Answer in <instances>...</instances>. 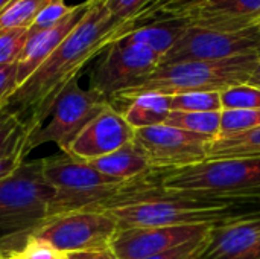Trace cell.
<instances>
[{"label": "cell", "instance_id": "6da1fadb", "mask_svg": "<svg viewBox=\"0 0 260 259\" xmlns=\"http://www.w3.org/2000/svg\"><path fill=\"white\" fill-rule=\"evenodd\" d=\"M125 23L116 20L104 0H93L90 9L59 47L2 104L0 111L14 114L26 137L49 118L56 99L81 70L119 38Z\"/></svg>", "mask_w": 260, "mask_h": 259}, {"label": "cell", "instance_id": "7a4b0ae2", "mask_svg": "<svg viewBox=\"0 0 260 259\" xmlns=\"http://www.w3.org/2000/svg\"><path fill=\"white\" fill-rule=\"evenodd\" d=\"M161 172L152 171L133 180H117L99 172L88 162L61 151L43 159V176L53 188L47 218L76 211L108 212L165 197L166 192L160 186Z\"/></svg>", "mask_w": 260, "mask_h": 259}, {"label": "cell", "instance_id": "3957f363", "mask_svg": "<svg viewBox=\"0 0 260 259\" xmlns=\"http://www.w3.org/2000/svg\"><path fill=\"white\" fill-rule=\"evenodd\" d=\"M260 211V202L209 200L187 195H172L134 203L108 211L117 231L163 226H218L244 218Z\"/></svg>", "mask_w": 260, "mask_h": 259}, {"label": "cell", "instance_id": "277c9868", "mask_svg": "<svg viewBox=\"0 0 260 259\" xmlns=\"http://www.w3.org/2000/svg\"><path fill=\"white\" fill-rule=\"evenodd\" d=\"M53 188L43 176V159L24 162L0 182V258L18 252L47 218Z\"/></svg>", "mask_w": 260, "mask_h": 259}, {"label": "cell", "instance_id": "5b68a950", "mask_svg": "<svg viewBox=\"0 0 260 259\" xmlns=\"http://www.w3.org/2000/svg\"><path fill=\"white\" fill-rule=\"evenodd\" d=\"M260 64V53L239 55L216 61H183L163 64L140 85L122 93L114 102H126L143 93L174 96L190 92H224L250 81Z\"/></svg>", "mask_w": 260, "mask_h": 259}, {"label": "cell", "instance_id": "8992f818", "mask_svg": "<svg viewBox=\"0 0 260 259\" xmlns=\"http://www.w3.org/2000/svg\"><path fill=\"white\" fill-rule=\"evenodd\" d=\"M166 194L209 200L260 202V159H222L163 171Z\"/></svg>", "mask_w": 260, "mask_h": 259}, {"label": "cell", "instance_id": "52a82bcc", "mask_svg": "<svg viewBox=\"0 0 260 259\" xmlns=\"http://www.w3.org/2000/svg\"><path fill=\"white\" fill-rule=\"evenodd\" d=\"M108 105L111 104L105 98L90 87L82 89L78 78H75L61 92L47 121L26 137V154L29 156L43 143H55L62 153H66L72 140L84 130V127Z\"/></svg>", "mask_w": 260, "mask_h": 259}, {"label": "cell", "instance_id": "ba28073f", "mask_svg": "<svg viewBox=\"0 0 260 259\" xmlns=\"http://www.w3.org/2000/svg\"><path fill=\"white\" fill-rule=\"evenodd\" d=\"M102 53L93 67L90 89L110 104L122 93L140 85L161 63L151 49L125 40L111 43Z\"/></svg>", "mask_w": 260, "mask_h": 259}, {"label": "cell", "instance_id": "9c48e42d", "mask_svg": "<svg viewBox=\"0 0 260 259\" xmlns=\"http://www.w3.org/2000/svg\"><path fill=\"white\" fill-rule=\"evenodd\" d=\"M116 232L117 224L108 212L76 211L44 220L30 237L67 255L108 249Z\"/></svg>", "mask_w": 260, "mask_h": 259}, {"label": "cell", "instance_id": "30bf717a", "mask_svg": "<svg viewBox=\"0 0 260 259\" xmlns=\"http://www.w3.org/2000/svg\"><path fill=\"white\" fill-rule=\"evenodd\" d=\"M260 53V26L244 31H215L187 26L160 66L183 61H216Z\"/></svg>", "mask_w": 260, "mask_h": 259}, {"label": "cell", "instance_id": "8fae6325", "mask_svg": "<svg viewBox=\"0 0 260 259\" xmlns=\"http://www.w3.org/2000/svg\"><path fill=\"white\" fill-rule=\"evenodd\" d=\"M134 142L157 171L178 169L207 162L212 137L166 124L134 130Z\"/></svg>", "mask_w": 260, "mask_h": 259}, {"label": "cell", "instance_id": "7c38bea8", "mask_svg": "<svg viewBox=\"0 0 260 259\" xmlns=\"http://www.w3.org/2000/svg\"><path fill=\"white\" fill-rule=\"evenodd\" d=\"M165 18H180L189 26L204 29L244 31L260 26V0H203L160 14L151 21Z\"/></svg>", "mask_w": 260, "mask_h": 259}, {"label": "cell", "instance_id": "4fadbf2b", "mask_svg": "<svg viewBox=\"0 0 260 259\" xmlns=\"http://www.w3.org/2000/svg\"><path fill=\"white\" fill-rule=\"evenodd\" d=\"M213 226H163L117 231L110 249L117 259H145L206 238Z\"/></svg>", "mask_w": 260, "mask_h": 259}, {"label": "cell", "instance_id": "5bb4252c", "mask_svg": "<svg viewBox=\"0 0 260 259\" xmlns=\"http://www.w3.org/2000/svg\"><path fill=\"white\" fill-rule=\"evenodd\" d=\"M134 140V128L126 122L122 111L108 105L72 140L66 154L93 162L108 156Z\"/></svg>", "mask_w": 260, "mask_h": 259}, {"label": "cell", "instance_id": "9a60e30c", "mask_svg": "<svg viewBox=\"0 0 260 259\" xmlns=\"http://www.w3.org/2000/svg\"><path fill=\"white\" fill-rule=\"evenodd\" d=\"M200 259H260V211L213 226Z\"/></svg>", "mask_w": 260, "mask_h": 259}, {"label": "cell", "instance_id": "2e32d148", "mask_svg": "<svg viewBox=\"0 0 260 259\" xmlns=\"http://www.w3.org/2000/svg\"><path fill=\"white\" fill-rule=\"evenodd\" d=\"M91 2L93 0H85L81 5H76L73 12L69 14L61 23L29 37L27 44L17 61V87L21 85L70 35V32L79 24L90 9Z\"/></svg>", "mask_w": 260, "mask_h": 259}, {"label": "cell", "instance_id": "e0dca14e", "mask_svg": "<svg viewBox=\"0 0 260 259\" xmlns=\"http://www.w3.org/2000/svg\"><path fill=\"white\" fill-rule=\"evenodd\" d=\"M88 163L99 172L117 180H133L157 171L151 166L148 156L134 140L117 151Z\"/></svg>", "mask_w": 260, "mask_h": 259}, {"label": "cell", "instance_id": "ac0fdd59", "mask_svg": "<svg viewBox=\"0 0 260 259\" xmlns=\"http://www.w3.org/2000/svg\"><path fill=\"white\" fill-rule=\"evenodd\" d=\"M187 26L189 24L180 18H165L142 24L125 34L120 40L134 44H142L155 52L160 58H163L172 49V46Z\"/></svg>", "mask_w": 260, "mask_h": 259}, {"label": "cell", "instance_id": "d6986e66", "mask_svg": "<svg viewBox=\"0 0 260 259\" xmlns=\"http://www.w3.org/2000/svg\"><path fill=\"white\" fill-rule=\"evenodd\" d=\"M122 111L126 122L134 128H146L154 125L166 124V119L171 113L169 96L158 93H143L125 102Z\"/></svg>", "mask_w": 260, "mask_h": 259}, {"label": "cell", "instance_id": "ffe728a7", "mask_svg": "<svg viewBox=\"0 0 260 259\" xmlns=\"http://www.w3.org/2000/svg\"><path fill=\"white\" fill-rule=\"evenodd\" d=\"M260 159V127L256 130L218 136L209 148L207 160Z\"/></svg>", "mask_w": 260, "mask_h": 259}, {"label": "cell", "instance_id": "44dd1931", "mask_svg": "<svg viewBox=\"0 0 260 259\" xmlns=\"http://www.w3.org/2000/svg\"><path fill=\"white\" fill-rule=\"evenodd\" d=\"M221 113L222 111H207V113L171 111L166 119V125L216 139L221 133Z\"/></svg>", "mask_w": 260, "mask_h": 259}, {"label": "cell", "instance_id": "7402d4cb", "mask_svg": "<svg viewBox=\"0 0 260 259\" xmlns=\"http://www.w3.org/2000/svg\"><path fill=\"white\" fill-rule=\"evenodd\" d=\"M49 2L50 0H14L0 12V31L18 27L29 29Z\"/></svg>", "mask_w": 260, "mask_h": 259}, {"label": "cell", "instance_id": "603a6c76", "mask_svg": "<svg viewBox=\"0 0 260 259\" xmlns=\"http://www.w3.org/2000/svg\"><path fill=\"white\" fill-rule=\"evenodd\" d=\"M171 111L207 113L222 111L221 92H190L169 96Z\"/></svg>", "mask_w": 260, "mask_h": 259}, {"label": "cell", "instance_id": "cb8c5ba5", "mask_svg": "<svg viewBox=\"0 0 260 259\" xmlns=\"http://www.w3.org/2000/svg\"><path fill=\"white\" fill-rule=\"evenodd\" d=\"M222 110H259L260 87L248 82L221 92Z\"/></svg>", "mask_w": 260, "mask_h": 259}, {"label": "cell", "instance_id": "d4e9b609", "mask_svg": "<svg viewBox=\"0 0 260 259\" xmlns=\"http://www.w3.org/2000/svg\"><path fill=\"white\" fill-rule=\"evenodd\" d=\"M260 127L259 110H222L219 136L244 133Z\"/></svg>", "mask_w": 260, "mask_h": 259}, {"label": "cell", "instance_id": "484cf974", "mask_svg": "<svg viewBox=\"0 0 260 259\" xmlns=\"http://www.w3.org/2000/svg\"><path fill=\"white\" fill-rule=\"evenodd\" d=\"M26 133L18 119L6 111H0V156L24 147Z\"/></svg>", "mask_w": 260, "mask_h": 259}, {"label": "cell", "instance_id": "4316f807", "mask_svg": "<svg viewBox=\"0 0 260 259\" xmlns=\"http://www.w3.org/2000/svg\"><path fill=\"white\" fill-rule=\"evenodd\" d=\"M29 40V29H6L0 31V66L14 64L18 61Z\"/></svg>", "mask_w": 260, "mask_h": 259}, {"label": "cell", "instance_id": "83f0119b", "mask_svg": "<svg viewBox=\"0 0 260 259\" xmlns=\"http://www.w3.org/2000/svg\"><path fill=\"white\" fill-rule=\"evenodd\" d=\"M76 6L67 5L66 0H50L43 9L41 12L37 15L35 21L32 23V26L29 27V37L40 34L43 31H47L53 26H56L58 23H61L69 14L73 12Z\"/></svg>", "mask_w": 260, "mask_h": 259}, {"label": "cell", "instance_id": "f1b7e54d", "mask_svg": "<svg viewBox=\"0 0 260 259\" xmlns=\"http://www.w3.org/2000/svg\"><path fill=\"white\" fill-rule=\"evenodd\" d=\"M110 14L122 21L128 23L134 20L152 0H104Z\"/></svg>", "mask_w": 260, "mask_h": 259}, {"label": "cell", "instance_id": "f546056e", "mask_svg": "<svg viewBox=\"0 0 260 259\" xmlns=\"http://www.w3.org/2000/svg\"><path fill=\"white\" fill-rule=\"evenodd\" d=\"M62 256L47 243L29 237L26 244L15 253H12L9 259H59Z\"/></svg>", "mask_w": 260, "mask_h": 259}, {"label": "cell", "instance_id": "4dcf8cb0", "mask_svg": "<svg viewBox=\"0 0 260 259\" xmlns=\"http://www.w3.org/2000/svg\"><path fill=\"white\" fill-rule=\"evenodd\" d=\"M206 238L186 243V244H183L180 247H175V249H172L169 252H165V253H160L157 256H151V258L145 259H200L201 253H203V249H204V244H206Z\"/></svg>", "mask_w": 260, "mask_h": 259}, {"label": "cell", "instance_id": "1f68e13d", "mask_svg": "<svg viewBox=\"0 0 260 259\" xmlns=\"http://www.w3.org/2000/svg\"><path fill=\"white\" fill-rule=\"evenodd\" d=\"M26 157L27 154L24 151V147L18 148L14 153L0 156V182L11 177L26 162Z\"/></svg>", "mask_w": 260, "mask_h": 259}, {"label": "cell", "instance_id": "d6a6232c", "mask_svg": "<svg viewBox=\"0 0 260 259\" xmlns=\"http://www.w3.org/2000/svg\"><path fill=\"white\" fill-rule=\"evenodd\" d=\"M17 89V63L0 66V107Z\"/></svg>", "mask_w": 260, "mask_h": 259}, {"label": "cell", "instance_id": "836d02e7", "mask_svg": "<svg viewBox=\"0 0 260 259\" xmlns=\"http://www.w3.org/2000/svg\"><path fill=\"white\" fill-rule=\"evenodd\" d=\"M67 259H117L113 250L101 249V250H88V252H76V253H67Z\"/></svg>", "mask_w": 260, "mask_h": 259}, {"label": "cell", "instance_id": "e575fe53", "mask_svg": "<svg viewBox=\"0 0 260 259\" xmlns=\"http://www.w3.org/2000/svg\"><path fill=\"white\" fill-rule=\"evenodd\" d=\"M248 84H251V85H257V87H260V64L257 66V69L254 70V73L251 75V78H250Z\"/></svg>", "mask_w": 260, "mask_h": 259}, {"label": "cell", "instance_id": "d590c367", "mask_svg": "<svg viewBox=\"0 0 260 259\" xmlns=\"http://www.w3.org/2000/svg\"><path fill=\"white\" fill-rule=\"evenodd\" d=\"M12 2H14V0H0V12H2V11H5V9H6Z\"/></svg>", "mask_w": 260, "mask_h": 259}, {"label": "cell", "instance_id": "8d00e7d4", "mask_svg": "<svg viewBox=\"0 0 260 259\" xmlns=\"http://www.w3.org/2000/svg\"><path fill=\"white\" fill-rule=\"evenodd\" d=\"M59 259H67V258H66V255H62V256H61V258H59Z\"/></svg>", "mask_w": 260, "mask_h": 259}, {"label": "cell", "instance_id": "74e56055", "mask_svg": "<svg viewBox=\"0 0 260 259\" xmlns=\"http://www.w3.org/2000/svg\"><path fill=\"white\" fill-rule=\"evenodd\" d=\"M0 259H6V258H0Z\"/></svg>", "mask_w": 260, "mask_h": 259}, {"label": "cell", "instance_id": "f35d334b", "mask_svg": "<svg viewBox=\"0 0 260 259\" xmlns=\"http://www.w3.org/2000/svg\"><path fill=\"white\" fill-rule=\"evenodd\" d=\"M152 2H154V0H152Z\"/></svg>", "mask_w": 260, "mask_h": 259}]
</instances>
